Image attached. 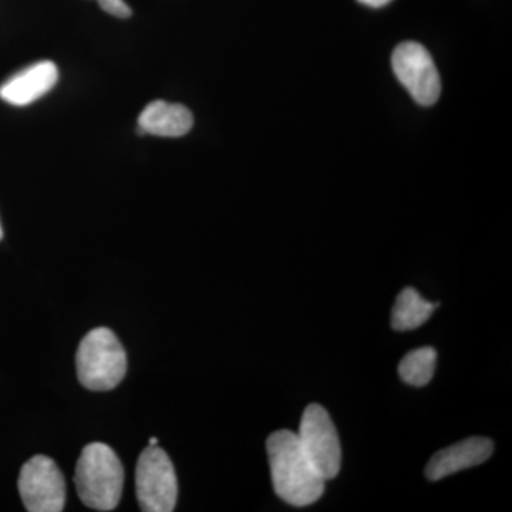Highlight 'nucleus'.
Instances as JSON below:
<instances>
[{"label": "nucleus", "instance_id": "nucleus-1", "mask_svg": "<svg viewBox=\"0 0 512 512\" xmlns=\"http://www.w3.org/2000/svg\"><path fill=\"white\" fill-rule=\"evenodd\" d=\"M276 495L293 507L316 503L325 491V478L313 466L299 443L298 434L275 431L266 441Z\"/></svg>", "mask_w": 512, "mask_h": 512}, {"label": "nucleus", "instance_id": "nucleus-2", "mask_svg": "<svg viewBox=\"0 0 512 512\" xmlns=\"http://www.w3.org/2000/svg\"><path fill=\"white\" fill-rule=\"evenodd\" d=\"M74 483L84 505L97 511L114 510L123 493V464L107 444H89L77 461Z\"/></svg>", "mask_w": 512, "mask_h": 512}, {"label": "nucleus", "instance_id": "nucleus-3", "mask_svg": "<svg viewBox=\"0 0 512 512\" xmlns=\"http://www.w3.org/2000/svg\"><path fill=\"white\" fill-rule=\"evenodd\" d=\"M77 376L86 389H116L127 372V355L113 330L96 328L84 336L76 355Z\"/></svg>", "mask_w": 512, "mask_h": 512}, {"label": "nucleus", "instance_id": "nucleus-4", "mask_svg": "<svg viewBox=\"0 0 512 512\" xmlns=\"http://www.w3.org/2000/svg\"><path fill=\"white\" fill-rule=\"evenodd\" d=\"M137 500L141 511L171 512L178 497L177 476L170 457L157 446H150L138 458Z\"/></svg>", "mask_w": 512, "mask_h": 512}, {"label": "nucleus", "instance_id": "nucleus-5", "mask_svg": "<svg viewBox=\"0 0 512 512\" xmlns=\"http://www.w3.org/2000/svg\"><path fill=\"white\" fill-rule=\"evenodd\" d=\"M298 439L306 456L326 481L338 476L342 464L338 431L329 413L320 404H309L306 407Z\"/></svg>", "mask_w": 512, "mask_h": 512}, {"label": "nucleus", "instance_id": "nucleus-6", "mask_svg": "<svg viewBox=\"0 0 512 512\" xmlns=\"http://www.w3.org/2000/svg\"><path fill=\"white\" fill-rule=\"evenodd\" d=\"M393 72L397 80L420 106H433L440 99L439 70L429 50L417 42H404L392 56Z\"/></svg>", "mask_w": 512, "mask_h": 512}, {"label": "nucleus", "instance_id": "nucleus-7", "mask_svg": "<svg viewBox=\"0 0 512 512\" xmlns=\"http://www.w3.org/2000/svg\"><path fill=\"white\" fill-rule=\"evenodd\" d=\"M19 493L30 512H60L66 503V483L55 461L35 456L23 464Z\"/></svg>", "mask_w": 512, "mask_h": 512}, {"label": "nucleus", "instance_id": "nucleus-8", "mask_svg": "<svg viewBox=\"0 0 512 512\" xmlns=\"http://www.w3.org/2000/svg\"><path fill=\"white\" fill-rule=\"evenodd\" d=\"M59 69L50 60L32 64L0 86V99L12 106H29L56 86Z\"/></svg>", "mask_w": 512, "mask_h": 512}, {"label": "nucleus", "instance_id": "nucleus-9", "mask_svg": "<svg viewBox=\"0 0 512 512\" xmlns=\"http://www.w3.org/2000/svg\"><path fill=\"white\" fill-rule=\"evenodd\" d=\"M493 451V441L487 437H470L437 451L427 464L426 477L430 481H439L466 468L480 466L491 457Z\"/></svg>", "mask_w": 512, "mask_h": 512}, {"label": "nucleus", "instance_id": "nucleus-10", "mask_svg": "<svg viewBox=\"0 0 512 512\" xmlns=\"http://www.w3.org/2000/svg\"><path fill=\"white\" fill-rule=\"evenodd\" d=\"M194 126V116L183 104L157 100L138 117V133L157 137H183Z\"/></svg>", "mask_w": 512, "mask_h": 512}, {"label": "nucleus", "instance_id": "nucleus-11", "mask_svg": "<svg viewBox=\"0 0 512 512\" xmlns=\"http://www.w3.org/2000/svg\"><path fill=\"white\" fill-rule=\"evenodd\" d=\"M436 303L421 298L413 288H404L397 296L392 311V326L399 332L420 328L436 311Z\"/></svg>", "mask_w": 512, "mask_h": 512}, {"label": "nucleus", "instance_id": "nucleus-12", "mask_svg": "<svg viewBox=\"0 0 512 512\" xmlns=\"http://www.w3.org/2000/svg\"><path fill=\"white\" fill-rule=\"evenodd\" d=\"M436 363L437 352L430 346L412 350L400 362L399 375L410 386L423 387L433 379Z\"/></svg>", "mask_w": 512, "mask_h": 512}, {"label": "nucleus", "instance_id": "nucleus-13", "mask_svg": "<svg viewBox=\"0 0 512 512\" xmlns=\"http://www.w3.org/2000/svg\"><path fill=\"white\" fill-rule=\"evenodd\" d=\"M100 8L116 18L127 19L131 16V9L124 0H99Z\"/></svg>", "mask_w": 512, "mask_h": 512}, {"label": "nucleus", "instance_id": "nucleus-14", "mask_svg": "<svg viewBox=\"0 0 512 512\" xmlns=\"http://www.w3.org/2000/svg\"><path fill=\"white\" fill-rule=\"evenodd\" d=\"M359 2L370 6V8H383V6L389 5L392 0H359Z\"/></svg>", "mask_w": 512, "mask_h": 512}, {"label": "nucleus", "instance_id": "nucleus-15", "mask_svg": "<svg viewBox=\"0 0 512 512\" xmlns=\"http://www.w3.org/2000/svg\"><path fill=\"white\" fill-rule=\"evenodd\" d=\"M157 444H158V440L156 439V437H151L150 446H157Z\"/></svg>", "mask_w": 512, "mask_h": 512}, {"label": "nucleus", "instance_id": "nucleus-16", "mask_svg": "<svg viewBox=\"0 0 512 512\" xmlns=\"http://www.w3.org/2000/svg\"><path fill=\"white\" fill-rule=\"evenodd\" d=\"M3 238V231H2V227H0V239Z\"/></svg>", "mask_w": 512, "mask_h": 512}]
</instances>
